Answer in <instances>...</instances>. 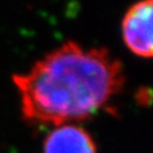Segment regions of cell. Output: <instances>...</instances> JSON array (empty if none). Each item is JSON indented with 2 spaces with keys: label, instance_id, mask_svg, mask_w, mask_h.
<instances>
[{
  "label": "cell",
  "instance_id": "1",
  "mask_svg": "<svg viewBox=\"0 0 153 153\" xmlns=\"http://www.w3.org/2000/svg\"><path fill=\"white\" fill-rule=\"evenodd\" d=\"M122 63L105 48L63 44L13 76L23 117L34 124L83 121L107 107L124 86Z\"/></svg>",
  "mask_w": 153,
  "mask_h": 153
},
{
  "label": "cell",
  "instance_id": "2",
  "mask_svg": "<svg viewBox=\"0 0 153 153\" xmlns=\"http://www.w3.org/2000/svg\"><path fill=\"white\" fill-rule=\"evenodd\" d=\"M122 35L126 46L134 54L153 58V0L136 3L126 12Z\"/></svg>",
  "mask_w": 153,
  "mask_h": 153
},
{
  "label": "cell",
  "instance_id": "3",
  "mask_svg": "<svg viewBox=\"0 0 153 153\" xmlns=\"http://www.w3.org/2000/svg\"><path fill=\"white\" fill-rule=\"evenodd\" d=\"M44 153H97V146L87 130L70 123L56 127L47 135Z\"/></svg>",
  "mask_w": 153,
  "mask_h": 153
}]
</instances>
